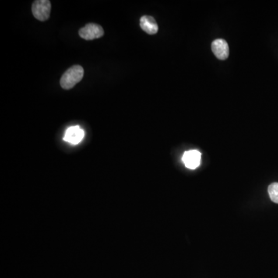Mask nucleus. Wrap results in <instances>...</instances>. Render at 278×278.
Instances as JSON below:
<instances>
[{"mask_svg": "<svg viewBox=\"0 0 278 278\" xmlns=\"http://www.w3.org/2000/svg\"><path fill=\"white\" fill-rule=\"evenodd\" d=\"M83 77L84 69L82 66L74 65L64 73L60 84L63 89L68 90L81 82Z\"/></svg>", "mask_w": 278, "mask_h": 278, "instance_id": "f257e3e1", "label": "nucleus"}, {"mask_svg": "<svg viewBox=\"0 0 278 278\" xmlns=\"http://www.w3.org/2000/svg\"><path fill=\"white\" fill-rule=\"evenodd\" d=\"M51 3L49 0H37L32 5V12L36 19L43 22L50 18Z\"/></svg>", "mask_w": 278, "mask_h": 278, "instance_id": "f03ea898", "label": "nucleus"}, {"mask_svg": "<svg viewBox=\"0 0 278 278\" xmlns=\"http://www.w3.org/2000/svg\"><path fill=\"white\" fill-rule=\"evenodd\" d=\"M79 36L85 40H93L104 36V29L100 25L89 23L78 32Z\"/></svg>", "mask_w": 278, "mask_h": 278, "instance_id": "7ed1b4c3", "label": "nucleus"}, {"mask_svg": "<svg viewBox=\"0 0 278 278\" xmlns=\"http://www.w3.org/2000/svg\"><path fill=\"white\" fill-rule=\"evenodd\" d=\"M212 50L218 59L226 60L228 58L230 53L228 43L223 39H217L212 43Z\"/></svg>", "mask_w": 278, "mask_h": 278, "instance_id": "20e7f679", "label": "nucleus"}, {"mask_svg": "<svg viewBox=\"0 0 278 278\" xmlns=\"http://www.w3.org/2000/svg\"><path fill=\"white\" fill-rule=\"evenodd\" d=\"M183 161L187 168L195 170L200 165L201 153L197 150L187 151L183 156Z\"/></svg>", "mask_w": 278, "mask_h": 278, "instance_id": "39448f33", "label": "nucleus"}, {"mask_svg": "<svg viewBox=\"0 0 278 278\" xmlns=\"http://www.w3.org/2000/svg\"><path fill=\"white\" fill-rule=\"evenodd\" d=\"M84 136H85V132L82 128H80L78 126H73L66 131L64 140L72 145H77L82 142Z\"/></svg>", "mask_w": 278, "mask_h": 278, "instance_id": "423d86ee", "label": "nucleus"}, {"mask_svg": "<svg viewBox=\"0 0 278 278\" xmlns=\"http://www.w3.org/2000/svg\"><path fill=\"white\" fill-rule=\"evenodd\" d=\"M140 26L143 31L149 35L156 34L159 30L156 19L152 16H142L140 19Z\"/></svg>", "mask_w": 278, "mask_h": 278, "instance_id": "0eeeda50", "label": "nucleus"}, {"mask_svg": "<svg viewBox=\"0 0 278 278\" xmlns=\"http://www.w3.org/2000/svg\"><path fill=\"white\" fill-rule=\"evenodd\" d=\"M268 194L272 202L278 204V183H273L268 186Z\"/></svg>", "mask_w": 278, "mask_h": 278, "instance_id": "6e6552de", "label": "nucleus"}]
</instances>
